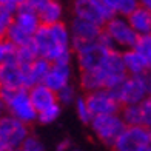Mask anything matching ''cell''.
I'll list each match as a JSON object with an SVG mask.
<instances>
[{"label": "cell", "instance_id": "1", "mask_svg": "<svg viewBox=\"0 0 151 151\" xmlns=\"http://www.w3.org/2000/svg\"><path fill=\"white\" fill-rule=\"evenodd\" d=\"M32 43L39 57L51 63H71L73 37L70 26L63 22L51 26L42 25V28L34 34Z\"/></svg>", "mask_w": 151, "mask_h": 151}, {"label": "cell", "instance_id": "2", "mask_svg": "<svg viewBox=\"0 0 151 151\" xmlns=\"http://www.w3.org/2000/svg\"><path fill=\"white\" fill-rule=\"evenodd\" d=\"M2 104L8 111V116L26 125L37 120V111L31 102L29 90H2Z\"/></svg>", "mask_w": 151, "mask_h": 151}, {"label": "cell", "instance_id": "3", "mask_svg": "<svg viewBox=\"0 0 151 151\" xmlns=\"http://www.w3.org/2000/svg\"><path fill=\"white\" fill-rule=\"evenodd\" d=\"M29 137L28 125L11 116L0 119V151H19Z\"/></svg>", "mask_w": 151, "mask_h": 151}, {"label": "cell", "instance_id": "4", "mask_svg": "<svg viewBox=\"0 0 151 151\" xmlns=\"http://www.w3.org/2000/svg\"><path fill=\"white\" fill-rule=\"evenodd\" d=\"M109 91L116 96L119 104L123 106L140 105L150 96L145 76H128L119 86H116L114 90Z\"/></svg>", "mask_w": 151, "mask_h": 151}, {"label": "cell", "instance_id": "5", "mask_svg": "<svg viewBox=\"0 0 151 151\" xmlns=\"http://www.w3.org/2000/svg\"><path fill=\"white\" fill-rule=\"evenodd\" d=\"M104 31L106 32V36L111 39V42L114 43L116 48L127 51L133 50L137 45L139 36L136 34V31L131 28L127 17L114 16L113 19H109L104 26Z\"/></svg>", "mask_w": 151, "mask_h": 151}, {"label": "cell", "instance_id": "6", "mask_svg": "<svg viewBox=\"0 0 151 151\" xmlns=\"http://www.w3.org/2000/svg\"><path fill=\"white\" fill-rule=\"evenodd\" d=\"M73 14L74 17L96 23L102 28L109 19L114 17V12L104 0H74Z\"/></svg>", "mask_w": 151, "mask_h": 151}, {"label": "cell", "instance_id": "7", "mask_svg": "<svg viewBox=\"0 0 151 151\" xmlns=\"http://www.w3.org/2000/svg\"><path fill=\"white\" fill-rule=\"evenodd\" d=\"M125 122L122 120L120 114H109V116H99L94 117L91 122V129L96 137L105 145L113 147L117 139L125 131Z\"/></svg>", "mask_w": 151, "mask_h": 151}, {"label": "cell", "instance_id": "8", "mask_svg": "<svg viewBox=\"0 0 151 151\" xmlns=\"http://www.w3.org/2000/svg\"><path fill=\"white\" fill-rule=\"evenodd\" d=\"M109 50H114V48H106L99 40L96 43H86V45H79V46L73 48L80 71H91V70L100 68Z\"/></svg>", "mask_w": 151, "mask_h": 151}, {"label": "cell", "instance_id": "9", "mask_svg": "<svg viewBox=\"0 0 151 151\" xmlns=\"http://www.w3.org/2000/svg\"><path fill=\"white\" fill-rule=\"evenodd\" d=\"M151 129L147 127H127L117 142L113 145L114 151H143L150 148Z\"/></svg>", "mask_w": 151, "mask_h": 151}, {"label": "cell", "instance_id": "10", "mask_svg": "<svg viewBox=\"0 0 151 151\" xmlns=\"http://www.w3.org/2000/svg\"><path fill=\"white\" fill-rule=\"evenodd\" d=\"M88 106L91 109V114L94 117L99 116H109V114H119L120 104L116 99V96L109 90H99L85 96Z\"/></svg>", "mask_w": 151, "mask_h": 151}, {"label": "cell", "instance_id": "11", "mask_svg": "<svg viewBox=\"0 0 151 151\" xmlns=\"http://www.w3.org/2000/svg\"><path fill=\"white\" fill-rule=\"evenodd\" d=\"M70 31L73 37V48L79 45H86V43H96L100 39L104 28L96 23L86 22L74 17L70 23Z\"/></svg>", "mask_w": 151, "mask_h": 151}, {"label": "cell", "instance_id": "12", "mask_svg": "<svg viewBox=\"0 0 151 151\" xmlns=\"http://www.w3.org/2000/svg\"><path fill=\"white\" fill-rule=\"evenodd\" d=\"M71 63H52L50 73L43 80V85H46L54 93H59L65 86L71 85Z\"/></svg>", "mask_w": 151, "mask_h": 151}, {"label": "cell", "instance_id": "13", "mask_svg": "<svg viewBox=\"0 0 151 151\" xmlns=\"http://www.w3.org/2000/svg\"><path fill=\"white\" fill-rule=\"evenodd\" d=\"M14 23L32 37H34V34L42 28V20L39 17V12L36 9H32L28 3H25V5L17 8Z\"/></svg>", "mask_w": 151, "mask_h": 151}, {"label": "cell", "instance_id": "14", "mask_svg": "<svg viewBox=\"0 0 151 151\" xmlns=\"http://www.w3.org/2000/svg\"><path fill=\"white\" fill-rule=\"evenodd\" d=\"M51 62H48L42 57H39L31 66L28 68H22L23 71V77H25V88L26 90H31L36 85L43 83L45 77L48 76L51 70Z\"/></svg>", "mask_w": 151, "mask_h": 151}, {"label": "cell", "instance_id": "15", "mask_svg": "<svg viewBox=\"0 0 151 151\" xmlns=\"http://www.w3.org/2000/svg\"><path fill=\"white\" fill-rule=\"evenodd\" d=\"M29 96H31V102H32L34 108H36L37 114L45 111L46 108L59 104L57 93H54L52 90H50V88H48L46 85H43V83L36 85L34 88H31Z\"/></svg>", "mask_w": 151, "mask_h": 151}, {"label": "cell", "instance_id": "16", "mask_svg": "<svg viewBox=\"0 0 151 151\" xmlns=\"http://www.w3.org/2000/svg\"><path fill=\"white\" fill-rule=\"evenodd\" d=\"M80 86L90 94L99 90H108V76L102 68L91 71H82L80 74Z\"/></svg>", "mask_w": 151, "mask_h": 151}, {"label": "cell", "instance_id": "17", "mask_svg": "<svg viewBox=\"0 0 151 151\" xmlns=\"http://www.w3.org/2000/svg\"><path fill=\"white\" fill-rule=\"evenodd\" d=\"M0 85H2V90H20V88H25V77H23L22 68L19 65L0 66Z\"/></svg>", "mask_w": 151, "mask_h": 151}, {"label": "cell", "instance_id": "18", "mask_svg": "<svg viewBox=\"0 0 151 151\" xmlns=\"http://www.w3.org/2000/svg\"><path fill=\"white\" fill-rule=\"evenodd\" d=\"M122 56H123V63H125L128 76H145L147 73L151 71L148 62L134 48L133 50L122 51Z\"/></svg>", "mask_w": 151, "mask_h": 151}, {"label": "cell", "instance_id": "19", "mask_svg": "<svg viewBox=\"0 0 151 151\" xmlns=\"http://www.w3.org/2000/svg\"><path fill=\"white\" fill-rule=\"evenodd\" d=\"M127 19H128L129 25H131V28L136 31V34L139 37L151 34V11L150 9L143 8V6H139Z\"/></svg>", "mask_w": 151, "mask_h": 151}, {"label": "cell", "instance_id": "20", "mask_svg": "<svg viewBox=\"0 0 151 151\" xmlns=\"http://www.w3.org/2000/svg\"><path fill=\"white\" fill-rule=\"evenodd\" d=\"M62 16H63V8H62L59 0H52L42 11H39V17L42 20V25H46V26L60 23Z\"/></svg>", "mask_w": 151, "mask_h": 151}, {"label": "cell", "instance_id": "21", "mask_svg": "<svg viewBox=\"0 0 151 151\" xmlns=\"http://www.w3.org/2000/svg\"><path fill=\"white\" fill-rule=\"evenodd\" d=\"M11 65H19V46L5 39L0 43V66Z\"/></svg>", "mask_w": 151, "mask_h": 151}, {"label": "cell", "instance_id": "22", "mask_svg": "<svg viewBox=\"0 0 151 151\" xmlns=\"http://www.w3.org/2000/svg\"><path fill=\"white\" fill-rule=\"evenodd\" d=\"M109 6V9L114 12V16L128 17L133 11L139 8V0H104Z\"/></svg>", "mask_w": 151, "mask_h": 151}, {"label": "cell", "instance_id": "23", "mask_svg": "<svg viewBox=\"0 0 151 151\" xmlns=\"http://www.w3.org/2000/svg\"><path fill=\"white\" fill-rule=\"evenodd\" d=\"M3 37H5L6 40H9L11 43H14L16 46H19V48L32 43V36H29L28 32H25L22 28H19L16 23H12V25L9 26V29L5 32Z\"/></svg>", "mask_w": 151, "mask_h": 151}, {"label": "cell", "instance_id": "24", "mask_svg": "<svg viewBox=\"0 0 151 151\" xmlns=\"http://www.w3.org/2000/svg\"><path fill=\"white\" fill-rule=\"evenodd\" d=\"M120 117L127 127H143L140 105H128L120 109Z\"/></svg>", "mask_w": 151, "mask_h": 151}, {"label": "cell", "instance_id": "25", "mask_svg": "<svg viewBox=\"0 0 151 151\" xmlns=\"http://www.w3.org/2000/svg\"><path fill=\"white\" fill-rule=\"evenodd\" d=\"M17 8L11 5H2L0 6V32L5 36V32L9 29V26L14 23Z\"/></svg>", "mask_w": 151, "mask_h": 151}, {"label": "cell", "instance_id": "26", "mask_svg": "<svg viewBox=\"0 0 151 151\" xmlns=\"http://www.w3.org/2000/svg\"><path fill=\"white\" fill-rule=\"evenodd\" d=\"M37 59H39V54H37V50L34 46V43L19 48V66L20 68L31 66Z\"/></svg>", "mask_w": 151, "mask_h": 151}, {"label": "cell", "instance_id": "27", "mask_svg": "<svg viewBox=\"0 0 151 151\" xmlns=\"http://www.w3.org/2000/svg\"><path fill=\"white\" fill-rule=\"evenodd\" d=\"M76 113H77V117L82 123H85V125H91V122L94 119V116L91 114V109L88 106V102H86V97L83 96H79L77 100H76Z\"/></svg>", "mask_w": 151, "mask_h": 151}, {"label": "cell", "instance_id": "28", "mask_svg": "<svg viewBox=\"0 0 151 151\" xmlns=\"http://www.w3.org/2000/svg\"><path fill=\"white\" fill-rule=\"evenodd\" d=\"M60 113H62V105L56 104V105H52L50 108H46L45 111L39 113L37 114V122H40L42 125H50V123H54L59 119Z\"/></svg>", "mask_w": 151, "mask_h": 151}, {"label": "cell", "instance_id": "29", "mask_svg": "<svg viewBox=\"0 0 151 151\" xmlns=\"http://www.w3.org/2000/svg\"><path fill=\"white\" fill-rule=\"evenodd\" d=\"M134 50L139 51V52L142 54L143 59L148 62V65H150V68H151V34L139 37V40H137V45H136Z\"/></svg>", "mask_w": 151, "mask_h": 151}, {"label": "cell", "instance_id": "30", "mask_svg": "<svg viewBox=\"0 0 151 151\" xmlns=\"http://www.w3.org/2000/svg\"><path fill=\"white\" fill-rule=\"evenodd\" d=\"M77 93H76V88L73 85H68L65 86L63 90H60L57 93V100L60 105H71V104H76L77 100Z\"/></svg>", "mask_w": 151, "mask_h": 151}, {"label": "cell", "instance_id": "31", "mask_svg": "<svg viewBox=\"0 0 151 151\" xmlns=\"http://www.w3.org/2000/svg\"><path fill=\"white\" fill-rule=\"evenodd\" d=\"M19 151H45V145L36 136H29Z\"/></svg>", "mask_w": 151, "mask_h": 151}, {"label": "cell", "instance_id": "32", "mask_svg": "<svg viewBox=\"0 0 151 151\" xmlns=\"http://www.w3.org/2000/svg\"><path fill=\"white\" fill-rule=\"evenodd\" d=\"M140 109H142L143 127H147L148 129H151V96H148V97L140 104Z\"/></svg>", "mask_w": 151, "mask_h": 151}, {"label": "cell", "instance_id": "33", "mask_svg": "<svg viewBox=\"0 0 151 151\" xmlns=\"http://www.w3.org/2000/svg\"><path fill=\"white\" fill-rule=\"evenodd\" d=\"M51 2H52V0H28V5L31 6L32 9H36L39 12V11H42L45 6L48 3H51Z\"/></svg>", "mask_w": 151, "mask_h": 151}, {"label": "cell", "instance_id": "34", "mask_svg": "<svg viewBox=\"0 0 151 151\" xmlns=\"http://www.w3.org/2000/svg\"><path fill=\"white\" fill-rule=\"evenodd\" d=\"M0 3H2V5H11V6L19 8V6L28 3V0H0Z\"/></svg>", "mask_w": 151, "mask_h": 151}, {"label": "cell", "instance_id": "35", "mask_svg": "<svg viewBox=\"0 0 151 151\" xmlns=\"http://www.w3.org/2000/svg\"><path fill=\"white\" fill-rule=\"evenodd\" d=\"M68 150H71V142H70V140L63 139V140H60V142L57 143L56 151H68Z\"/></svg>", "mask_w": 151, "mask_h": 151}, {"label": "cell", "instance_id": "36", "mask_svg": "<svg viewBox=\"0 0 151 151\" xmlns=\"http://www.w3.org/2000/svg\"><path fill=\"white\" fill-rule=\"evenodd\" d=\"M139 5L151 11V0H139Z\"/></svg>", "mask_w": 151, "mask_h": 151}, {"label": "cell", "instance_id": "37", "mask_svg": "<svg viewBox=\"0 0 151 151\" xmlns=\"http://www.w3.org/2000/svg\"><path fill=\"white\" fill-rule=\"evenodd\" d=\"M68 151H80V150H76V148H71V150H68Z\"/></svg>", "mask_w": 151, "mask_h": 151}, {"label": "cell", "instance_id": "38", "mask_svg": "<svg viewBox=\"0 0 151 151\" xmlns=\"http://www.w3.org/2000/svg\"><path fill=\"white\" fill-rule=\"evenodd\" d=\"M150 150H151V139H150Z\"/></svg>", "mask_w": 151, "mask_h": 151}, {"label": "cell", "instance_id": "39", "mask_svg": "<svg viewBox=\"0 0 151 151\" xmlns=\"http://www.w3.org/2000/svg\"><path fill=\"white\" fill-rule=\"evenodd\" d=\"M143 151H151V150H150V148H148V150H143Z\"/></svg>", "mask_w": 151, "mask_h": 151}]
</instances>
